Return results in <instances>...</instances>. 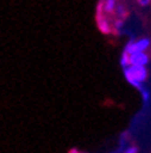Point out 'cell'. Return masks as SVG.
<instances>
[{"instance_id": "obj_5", "label": "cell", "mask_w": 151, "mask_h": 153, "mask_svg": "<svg viewBox=\"0 0 151 153\" xmlns=\"http://www.w3.org/2000/svg\"><path fill=\"white\" fill-rule=\"evenodd\" d=\"M97 19H98V27H99L101 32L102 33H109L110 32V26H109V23H108V19L102 16V10L101 8H98Z\"/></svg>"}, {"instance_id": "obj_2", "label": "cell", "mask_w": 151, "mask_h": 153, "mask_svg": "<svg viewBox=\"0 0 151 153\" xmlns=\"http://www.w3.org/2000/svg\"><path fill=\"white\" fill-rule=\"evenodd\" d=\"M151 45V40L150 38H139L136 41H131L125 45L124 52L128 53L129 56L135 53H140V52H146Z\"/></svg>"}, {"instance_id": "obj_7", "label": "cell", "mask_w": 151, "mask_h": 153, "mask_svg": "<svg viewBox=\"0 0 151 153\" xmlns=\"http://www.w3.org/2000/svg\"><path fill=\"white\" fill-rule=\"evenodd\" d=\"M140 93H142V97H143V101H144V102H147L148 101V99H150V92H147V90H142V92H140Z\"/></svg>"}, {"instance_id": "obj_3", "label": "cell", "mask_w": 151, "mask_h": 153, "mask_svg": "<svg viewBox=\"0 0 151 153\" xmlns=\"http://www.w3.org/2000/svg\"><path fill=\"white\" fill-rule=\"evenodd\" d=\"M129 62H131V66H144L148 64L150 62V56H148L146 52H140V53H135L129 56Z\"/></svg>"}, {"instance_id": "obj_11", "label": "cell", "mask_w": 151, "mask_h": 153, "mask_svg": "<svg viewBox=\"0 0 151 153\" xmlns=\"http://www.w3.org/2000/svg\"><path fill=\"white\" fill-rule=\"evenodd\" d=\"M117 13H119L120 15H123L124 14V7L123 6H117Z\"/></svg>"}, {"instance_id": "obj_1", "label": "cell", "mask_w": 151, "mask_h": 153, "mask_svg": "<svg viewBox=\"0 0 151 153\" xmlns=\"http://www.w3.org/2000/svg\"><path fill=\"white\" fill-rule=\"evenodd\" d=\"M147 68L144 66H129L124 70V75H125L127 81L132 86H135L136 89H139L140 92L144 90L142 83L147 79Z\"/></svg>"}, {"instance_id": "obj_9", "label": "cell", "mask_w": 151, "mask_h": 153, "mask_svg": "<svg viewBox=\"0 0 151 153\" xmlns=\"http://www.w3.org/2000/svg\"><path fill=\"white\" fill-rule=\"evenodd\" d=\"M150 1H151V0H138V3L140 4V6H142V7L148 6V4H150Z\"/></svg>"}, {"instance_id": "obj_4", "label": "cell", "mask_w": 151, "mask_h": 153, "mask_svg": "<svg viewBox=\"0 0 151 153\" xmlns=\"http://www.w3.org/2000/svg\"><path fill=\"white\" fill-rule=\"evenodd\" d=\"M117 6L119 4H117L116 0H104L98 7L102 10L104 14H110V13H114V10L117 8Z\"/></svg>"}, {"instance_id": "obj_10", "label": "cell", "mask_w": 151, "mask_h": 153, "mask_svg": "<svg viewBox=\"0 0 151 153\" xmlns=\"http://www.w3.org/2000/svg\"><path fill=\"white\" fill-rule=\"evenodd\" d=\"M114 26H116V29H121V26H123V21H121V19H117L116 23H114Z\"/></svg>"}, {"instance_id": "obj_6", "label": "cell", "mask_w": 151, "mask_h": 153, "mask_svg": "<svg viewBox=\"0 0 151 153\" xmlns=\"http://www.w3.org/2000/svg\"><path fill=\"white\" fill-rule=\"evenodd\" d=\"M120 64H121V67H123L124 70H125L127 67L131 66V62H129V55L125 53V52H123V55H121V57H120Z\"/></svg>"}, {"instance_id": "obj_8", "label": "cell", "mask_w": 151, "mask_h": 153, "mask_svg": "<svg viewBox=\"0 0 151 153\" xmlns=\"http://www.w3.org/2000/svg\"><path fill=\"white\" fill-rule=\"evenodd\" d=\"M124 153H138V148L136 146H129L128 149H125Z\"/></svg>"}]
</instances>
